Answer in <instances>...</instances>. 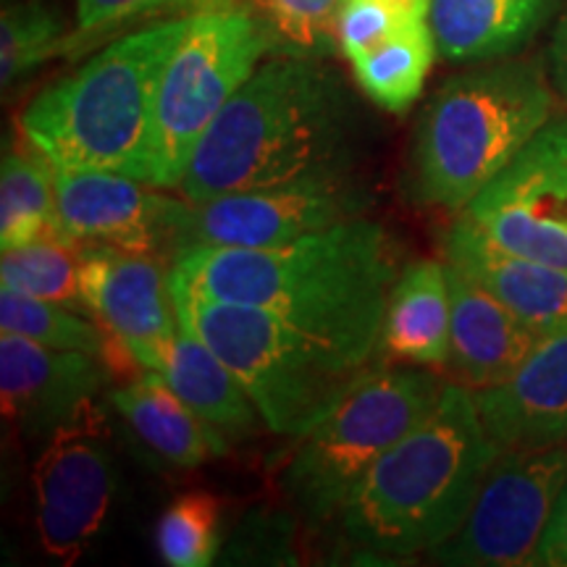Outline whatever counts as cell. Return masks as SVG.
I'll list each match as a JSON object with an SVG mask.
<instances>
[{
    "label": "cell",
    "mask_w": 567,
    "mask_h": 567,
    "mask_svg": "<svg viewBox=\"0 0 567 567\" xmlns=\"http://www.w3.org/2000/svg\"><path fill=\"white\" fill-rule=\"evenodd\" d=\"M396 276L389 231L360 216L276 247H195L168 268V287L266 310L371 365Z\"/></svg>",
    "instance_id": "cell-1"
},
{
    "label": "cell",
    "mask_w": 567,
    "mask_h": 567,
    "mask_svg": "<svg viewBox=\"0 0 567 567\" xmlns=\"http://www.w3.org/2000/svg\"><path fill=\"white\" fill-rule=\"evenodd\" d=\"M358 116L321 59L279 55L224 105L195 147L179 193L193 203L352 172Z\"/></svg>",
    "instance_id": "cell-2"
},
{
    "label": "cell",
    "mask_w": 567,
    "mask_h": 567,
    "mask_svg": "<svg viewBox=\"0 0 567 567\" xmlns=\"http://www.w3.org/2000/svg\"><path fill=\"white\" fill-rule=\"evenodd\" d=\"M499 452L471 389L446 384L436 408L350 494L334 520L339 534L363 555H431L463 526Z\"/></svg>",
    "instance_id": "cell-3"
},
{
    "label": "cell",
    "mask_w": 567,
    "mask_h": 567,
    "mask_svg": "<svg viewBox=\"0 0 567 567\" xmlns=\"http://www.w3.org/2000/svg\"><path fill=\"white\" fill-rule=\"evenodd\" d=\"M189 13L113 40L32 97L19 116L27 147L63 172H113L151 184L155 90Z\"/></svg>",
    "instance_id": "cell-4"
},
{
    "label": "cell",
    "mask_w": 567,
    "mask_h": 567,
    "mask_svg": "<svg viewBox=\"0 0 567 567\" xmlns=\"http://www.w3.org/2000/svg\"><path fill=\"white\" fill-rule=\"evenodd\" d=\"M536 61H507L452 76L417 122L408 193L429 208L463 213L551 116Z\"/></svg>",
    "instance_id": "cell-5"
},
{
    "label": "cell",
    "mask_w": 567,
    "mask_h": 567,
    "mask_svg": "<svg viewBox=\"0 0 567 567\" xmlns=\"http://www.w3.org/2000/svg\"><path fill=\"white\" fill-rule=\"evenodd\" d=\"M176 318L237 373L268 431L302 436L371 365L331 350L250 305L172 289Z\"/></svg>",
    "instance_id": "cell-6"
},
{
    "label": "cell",
    "mask_w": 567,
    "mask_h": 567,
    "mask_svg": "<svg viewBox=\"0 0 567 567\" xmlns=\"http://www.w3.org/2000/svg\"><path fill=\"white\" fill-rule=\"evenodd\" d=\"M444 386L425 365L368 368L334 410L297 436L284 488L305 523H334L379 457L436 408Z\"/></svg>",
    "instance_id": "cell-7"
},
{
    "label": "cell",
    "mask_w": 567,
    "mask_h": 567,
    "mask_svg": "<svg viewBox=\"0 0 567 567\" xmlns=\"http://www.w3.org/2000/svg\"><path fill=\"white\" fill-rule=\"evenodd\" d=\"M266 53H274V42L243 6L189 13L155 90L151 187L179 189L195 147Z\"/></svg>",
    "instance_id": "cell-8"
},
{
    "label": "cell",
    "mask_w": 567,
    "mask_h": 567,
    "mask_svg": "<svg viewBox=\"0 0 567 567\" xmlns=\"http://www.w3.org/2000/svg\"><path fill=\"white\" fill-rule=\"evenodd\" d=\"M567 481V444L502 450L471 513L431 557L442 565H534Z\"/></svg>",
    "instance_id": "cell-9"
},
{
    "label": "cell",
    "mask_w": 567,
    "mask_h": 567,
    "mask_svg": "<svg viewBox=\"0 0 567 567\" xmlns=\"http://www.w3.org/2000/svg\"><path fill=\"white\" fill-rule=\"evenodd\" d=\"M371 197L352 174L276 184L193 203L176 218V258L195 247H276L363 216Z\"/></svg>",
    "instance_id": "cell-10"
},
{
    "label": "cell",
    "mask_w": 567,
    "mask_h": 567,
    "mask_svg": "<svg viewBox=\"0 0 567 567\" xmlns=\"http://www.w3.org/2000/svg\"><path fill=\"white\" fill-rule=\"evenodd\" d=\"M34 528L42 549L76 563L109 520L116 471L95 402L48 436L32 471Z\"/></svg>",
    "instance_id": "cell-11"
},
{
    "label": "cell",
    "mask_w": 567,
    "mask_h": 567,
    "mask_svg": "<svg viewBox=\"0 0 567 567\" xmlns=\"http://www.w3.org/2000/svg\"><path fill=\"white\" fill-rule=\"evenodd\" d=\"M460 216L507 250L567 274V118L544 126Z\"/></svg>",
    "instance_id": "cell-12"
},
{
    "label": "cell",
    "mask_w": 567,
    "mask_h": 567,
    "mask_svg": "<svg viewBox=\"0 0 567 567\" xmlns=\"http://www.w3.org/2000/svg\"><path fill=\"white\" fill-rule=\"evenodd\" d=\"M153 255L111 245L80 247V289L95 318L145 371H161L179 334L168 271Z\"/></svg>",
    "instance_id": "cell-13"
},
{
    "label": "cell",
    "mask_w": 567,
    "mask_h": 567,
    "mask_svg": "<svg viewBox=\"0 0 567 567\" xmlns=\"http://www.w3.org/2000/svg\"><path fill=\"white\" fill-rule=\"evenodd\" d=\"M142 184L113 172L55 168L59 237L74 247L111 245L174 264L182 200L147 193Z\"/></svg>",
    "instance_id": "cell-14"
},
{
    "label": "cell",
    "mask_w": 567,
    "mask_h": 567,
    "mask_svg": "<svg viewBox=\"0 0 567 567\" xmlns=\"http://www.w3.org/2000/svg\"><path fill=\"white\" fill-rule=\"evenodd\" d=\"M113 368L84 352L51 350L11 331L0 334L3 413L27 436H53L113 381Z\"/></svg>",
    "instance_id": "cell-15"
},
{
    "label": "cell",
    "mask_w": 567,
    "mask_h": 567,
    "mask_svg": "<svg viewBox=\"0 0 567 567\" xmlns=\"http://www.w3.org/2000/svg\"><path fill=\"white\" fill-rule=\"evenodd\" d=\"M473 396L502 450L567 444V329L544 337L513 375Z\"/></svg>",
    "instance_id": "cell-16"
},
{
    "label": "cell",
    "mask_w": 567,
    "mask_h": 567,
    "mask_svg": "<svg viewBox=\"0 0 567 567\" xmlns=\"http://www.w3.org/2000/svg\"><path fill=\"white\" fill-rule=\"evenodd\" d=\"M444 264L457 268L542 337L567 329V274L494 243L460 216L442 237Z\"/></svg>",
    "instance_id": "cell-17"
},
{
    "label": "cell",
    "mask_w": 567,
    "mask_h": 567,
    "mask_svg": "<svg viewBox=\"0 0 567 567\" xmlns=\"http://www.w3.org/2000/svg\"><path fill=\"white\" fill-rule=\"evenodd\" d=\"M446 281L452 302L446 365L471 392L502 384L544 337L457 268L446 266Z\"/></svg>",
    "instance_id": "cell-18"
},
{
    "label": "cell",
    "mask_w": 567,
    "mask_h": 567,
    "mask_svg": "<svg viewBox=\"0 0 567 567\" xmlns=\"http://www.w3.org/2000/svg\"><path fill=\"white\" fill-rule=\"evenodd\" d=\"M105 400L137 442L166 465L200 467L229 450L221 431L197 415L161 373L145 371L130 384L111 389Z\"/></svg>",
    "instance_id": "cell-19"
},
{
    "label": "cell",
    "mask_w": 567,
    "mask_h": 567,
    "mask_svg": "<svg viewBox=\"0 0 567 567\" xmlns=\"http://www.w3.org/2000/svg\"><path fill=\"white\" fill-rule=\"evenodd\" d=\"M450 334L452 302L446 266L436 260L408 264L389 295L379 352L408 365H446Z\"/></svg>",
    "instance_id": "cell-20"
},
{
    "label": "cell",
    "mask_w": 567,
    "mask_h": 567,
    "mask_svg": "<svg viewBox=\"0 0 567 567\" xmlns=\"http://www.w3.org/2000/svg\"><path fill=\"white\" fill-rule=\"evenodd\" d=\"M551 0H429L436 51L446 61H492L520 51L542 30Z\"/></svg>",
    "instance_id": "cell-21"
},
{
    "label": "cell",
    "mask_w": 567,
    "mask_h": 567,
    "mask_svg": "<svg viewBox=\"0 0 567 567\" xmlns=\"http://www.w3.org/2000/svg\"><path fill=\"white\" fill-rule=\"evenodd\" d=\"M158 373L224 436H247L258 423L260 410L255 408L237 373L187 326L179 323V334Z\"/></svg>",
    "instance_id": "cell-22"
},
{
    "label": "cell",
    "mask_w": 567,
    "mask_h": 567,
    "mask_svg": "<svg viewBox=\"0 0 567 567\" xmlns=\"http://www.w3.org/2000/svg\"><path fill=\"white\" fill-rule=\"evenodd\" d=\"M436 53L431 21L429 17H421L389 40L352 55L350 63L360 90L379 109L405 113L423 92Z\"/></svg>",
    "instance_id": "cell-23"
},
{
    "label": "cell",
    "mask_w": 567,
    "mask_h": 567,
    "mask_svg": "<svg viewBox=\"0 0 567 567\" xmlns=\"http://www.w3.org/2000/svg\"><path fill=\"white\" fill-rule=\"evenodd\" d=\"M0 329L11 331L51 350L84 352L101 358L113 368L134 365V360L122 350V344L103 329L95 318H84L66 305L38 300V297L0 289Z\"/></svg>",
    "instance_id": "cell-24"
},
{
    "label": "cell",
    "mask_w": 567,
    "mask_h": 567,
    "mask_svg": "<svg viewBox=\"0 0 567 567\" xmlns=\"http://www.w3.org/2000/svg\"><path fill=\"white\" fill-rule=\"evenodd\" d=\"M42 237H59L55 168L34 151H6L0 166V250Z\"/></svg>",
    "instance_id": "cell-25"
},
{
    "label": "cell",
    "mask_w": 567,
    "mask_h": 567,
    "mask_svg": "<svg viewBox=\"0 0 567 567\" xmlns=\"http://www.w3.org/2000/svg\"><path fill=\"white\" fill-rule=\"evenodd\" d=\"M0 279L13 292L66 305L87 316L80 289V247L59 237H42L6 250Z\"/></svg>",
    "instance_id": "cell-26"
},
{
    "label": "cell",
    "mask_w": 567,
    "mask_h": 567,
    "mask_svg": "<svg viewBox=\"0 0 567 567\" xmlns=\"http://www.w3.org/2000/svg\"><path fill=\"white\" fill-rule=\"evenodd\" d=\"M71 38L61 13L42 0H6L0 11V82L11 90L55 53L69 51Z\"/></svg>",
    "instance_id": "cell-27"
},
{
    "label": "cell",
    "mask_w": 567,
    "mask_h": 567,
    "mask_svg": "<svg viewBox=\"0 0 567 567\" xmlns=\"http://www.w3.org/2000/svg\"><path fill=\"white\" fill-rule=\"evenodd\" d=\"M260 21L276 55L329 59L339 51L337 19L342 0H234Z\"/></svg>",
    "instance_id": "cell-28"
},
{
    "label": "cell",
    "mask_w": 567,
    "mask_h": 567,
    "mask_svg": "<svg viewBox=\"0 0 567 567\" xmlns=\"http://www.w3.org/2000/svg\"><path fill=\"white\" fill-rule=\"evenodd\" d=\"M161 559L172 567H205L221 544V505L208 492L176 496L155 528Z\"/></svg>",
    "instance_id": "cell-29"
},
{
    "label": "cell",
    "mask_w": 567,
    "mask_h": 567,
    "mask_svg": "<svg viewBox=\"0 0 567 567\" xmlns=\"http://www.w3.org/2000/svg\"><path fill=\"white\" fill-rule=\"evenodd\" d=\"M429 17V0H342L337 19L339 51L347 59Z\"/></svg>",
    "instance_id": "cell-30"
},
{
    "label": "cell",
    "mask_w": 567,
    "mask_h": 567,
    "mask_svg": "<svg viewBox=\"0 0 567 567\" xmlns=\"http://www.w3.org/2000/svg\"><path fill=\"white\" fill-rule=\"evenodd\" d=\"M234 3V0H76V38L95 40L116 27L130 24L134 19L155 17L163 11H200L208 6Z\"/></svg>",
    "instance_id": "cell-31"
},
{
    "label": "cell",
    "mask_w": 567,
    "mask_h": 567,
    "mask_svg": "<svg viewBox=\"0 0 567 567\" xmlns=\"http://www.w3.org/2000/svg\"><path fill=\"white\" fill-rule=\"evenodd\" d=\"M534 565L538 567H567V481L559 494L555 513L547 530H544L542 544H538Z\"/></svg>",
    "instance_id": "cell-32"
},
{
    "label": "cell",
    "mask_w": 567,
    "mask_h": 567,
    "mask_svg": "<svg viewBox=\"0 0 567 567\" xmlns=\"http://www.w3.org/2000/svg\"><path fill=\"white\" fill-rule=\"evenodd\" d=\"M551 69H555V82L559 92L567 97V13L559 21L555 42H551Z\"/></svg>",
    "instance_id": "cell-33"
}]
</instances>
